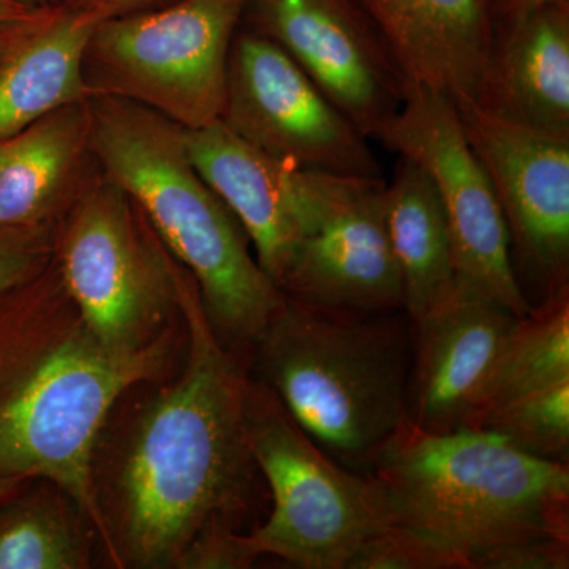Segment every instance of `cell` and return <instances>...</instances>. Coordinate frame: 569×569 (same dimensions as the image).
I'll return each mask as SVG.
<instances>
[{"label": "cell", "mask_w": 569, "mask_h": 569, "mask_svg": "<svg viewBox=\"0 0 569 569\" xmlns=\"http://www.w3.org/2000/svg\"><path fill=\"white\" fill-rule=\"evenodd\" d=\"M473 104L569 138V2L492 22Z\"/></svg>", "instance_id": "16"}, {"label": "cell", "mask_w": 569, "mask_h": 569, "mask_svg": "<svg viewBox=\"0 0 569 569\" xmlns=\"http://www.w3.org/2000/svg\"><path fill=\"white\" fill-rule=\"evenodd\" d=\"M367 477L388 526L421 538L460 569H509L519 550L569 541V467L489 430L419 432L407 425Z\"/></svg>", "instance_id": "3"}, {"label": "cell", "mask_w": 569, "mask_h": 569, "mask_svg": "<svg viewBox=\"0 0 569 569\" xmlns=\"http://www.w3.org/2000/svg\"><path fill=\"white\" fill-rule=\"evenodd\" d=\"M171 347V337L134 355L104 347L54 260L0 296V478L54 482L100 539L97 443L119 400L163 376Z\"/></svg>", "instance_id": "2"}, {"label": "cell", "mask_w": 569, "mask_h": 569, "mask_svg": "<svg viewBox=\"0 0 569 569\" xmlns=\"http://www.w3.org/2000/svg\"><path fill=\"white\" fill-rule=\"evenodd\" d=\"M246 11L365 137L410 97L395 52L353 0H249Z\"/></svg>", "instance_id": "11"}, {"label": "cell", "mask_w": 569, "mask_h": 569, "mask_svg": "<svg viewBox=\"0 0 569 569\" xmlns=\"http://www.w3.org/2000/svg\"><path fill=\"white\" fill-rule=\"evenodd\" d=\"M385 220L411 321L425 317L456 288L451 231L436 183L419 164L400 157L385 186Z\"/></svg>", "instance_id": "20"}, {"label": "cell", "mask_w": 569, "mask_h": 569, "mask_svg": "<svg viewBox=\"0 0 569 569\" xmlns=\"http://www.w3.org/2000/svg\"><path fill=\"white\" fill-rule=\"evenodd\" d=\"M33 478H0V503L20 492Z\"/></svg>", "instance_id": "31"}, {"label": "cell", "mask_w": 569, "mask_h": 569, "mask_svg": "<svg viewBox=\"0 0 569 569\" xmlns=\"http://www.w3.org/2000/svg\"><path fill=\"white\" fill-rule=\"evenodd\" d=\"M411 356L406 310L326 309L287 296L244 351L250 377L326 455L362 475L406 425Z\"/></svg>", "instance_id": "5"}, {"label": "cell", "mask_w": 569, "mask_h": 569, "mask_svg": "<svg viewBox=\"0 0 569 569\" xmlns=\"http://www.w3.org/2000/svg\"><path fill=\"white\" fill-rule=\"evenodd\" d=\"M477 429L497 433L535 458L568 463L569 380L490 408Z\"/></svg>", "instance_id": "23"}, {"label": "cell", "mask_w": 569, "mask_h": 569, "mask_svg": "<svg viewBox=\"0 0 569 569\" xmlns=\"http://www.w3.org/2000/svg\"><path fill=\"white\" fill-rule=\"evenodd\" d=\"M91 114L93 159L192 276L223 346L244 353L284 296L261 269L234 213L190 162L183 130L116 97H91Z\"/></svg>", "instance_id": "4"}, {"label": "cell", "mask_w": 569, "mask_h": 569, "mask_svg": "<svg viewBox=\"0 0 569 569\" xmlns=\"http://www.w3.org/2000/svg\"><path fill=\"white\" fill-rule=\"evenodd\" d=\"M182 130L190 162L234 213L258 263L276 284L299 239L316 230L366 179L302 170L277 160L220 119Z\"/></svg>", "instance_id": "12"}, {"label": "cell", "mask_w": 569, "mask_h": 569, "mask_svg": "<svg viewBox=\"0 0 569 569\" xmlns=\"http://www.w3.org/2000/svg\"><path fill=\"white\" fill-rule=\"evenodd\" d=\"M86 323L114 353L173 336L182 266L114 179L89 173L56 224L52 254Z\"/></svg>", "instance_id": "6"}, {"label": "cell", "mask_w": 569, "mask_h": 569, "mask_svg": "<svg viewBox=\"0 0 569 569\" xmlns=\"http://www.w3.org/2000/svg\"><path fill=\"white\" fill-rule=\"evenodd\" d=\"M91 99L0 140V227L58 222L89 176Z\"/></svg>", "instance_id": "18"}, {"label": "cell", "mask_w": 569, "mask_h": 569, "mask_svg": "<svg viewBox=\"0 0 569 569\" xmlns=\"http://www.w3.org/2000/svg\"><path fill=\"white\" fill-rule=\"evenodd\" d=\"M102 14L48 6L0 59V140L44 116L91 99L84 54Z\"/></svg>", "instance_id": "19"}, {"label": "cell", "mask_w": 569, "mask_h": 569, "mask_svg": "<svg viewBox=\"0 0 569 569\" xmlns=\"http://www.w3.org/2000/svg\"><path fill=\"white\" fill-rule=\"evenodd\" d=\"M518 316L460 287L411 321L407 425L426 433L475 429L498 356Z\"/></svg>", "instance_id": "14"}, {"label": "cell", "mask_w": 569, "mask_h": 569, "mask_svg": "<svg viewBox=\"0 0 569 569\" xmlns=\"http://www.w3.org/2000/svg\"><path fill=\"white\" fill-rule=\"evenodd\" d=\"M348 569H460L458 561L421 538L388 526L356 553Z\"/></svg>", "instance_id": "25"}, {"label": "cell", "mask_w": 569, "mask_h": 569, "mask_svg": "<svg viewBox=\"0 0 569 569\" xmlns=\"http://www.w3.org/2000/svg\"><path fill=\"white\" fill-rule=\"evenodd\" d=\"M39 14H37V17H39ZM37 17H33L32 20H36ZM32 20L0 26V59H2L3 56L9 54L11 48L18 43V40L21 39L22 33H24L26 28H28L29 22Z\"/></svg>", "instance_id": "30"}, {"label": "cell", "mask_w": 569, "mask_h": 569, "mask_svg": "<svg viewBox=\"0 0 569 569\" xmlns=\"http://www.w3.org/2000/svg\"><path fill=\"white\" fill-rule=\"evenodd\" d=\"M565 380H569V284L516 320L498 356L481 418L490 408Z\"/></svg>", "instance_id": "22"}, {"label": "cell", "mask_w": 569, "mask_h": 569, "mask_svg": "<svg viewBox=\"0 0 569 569\" xmlns=\"http://www.w3.org/2000/svg\"><path fill=\"white\" fill-rule=\"evenodd\" d=\"M56 224L0 227V296L36 276L54 254Z\"/></svg>", "instance_id": "24"}, {"label": "cell", "mask_w": 569, "mask_h": 569, "mask_svg": "<svg viewBox=\"0 0 569 569\" xmlns=\"http://www.w3.org/2000/svg\"><path fill=\"white\" fill-rule=\"evenodd\" d=\"M179 306L181 376L134 410L107 468L93 470L100 541L118 568L179 569L212 523L239 529L258 470L247 443L244 355L213 332L183 268Z\"/></svg>", "instance_id": "1"}, {"label": "cell", "mask_w": 569, "mask_h": 569, "mask_svg": "<svg viewBox=\"0 0 569 569\" xmlns=\"http://www.w3.org/2000/svg\"><path fill=\"white\" fill-rule=\"evenodd\" d=\"M507 223L512 263L548 295L569 284V138L508 121L477 104L459 110Z\"/></svg>", "instance_id": "13"}, {"label": "cell", "mask_w": 569, "mask_h": 569, "mask_svg": "<svg viewBox=\"0 0 569 569\" xmlns=\"http://www.w3.org/2000/svg\"><path fill=\"white\" fill-rule=\"evenodd\" d=\"M22 2L29 3V6H32V7L51 6V0H22Z\"/></svg>", "instance_id": "32"}, {"label": "cell", "mask_w": 569, "mask_h": 569, "mask_svg": "<svg viewBox=\"0 0 569 569\" xmlns=\"http://www.w3.org/2000/svg\"><path fill=\"white\" fill-rule=\"evenodd\" d=\"M376 140L436 183L451 231L456 283L527 316L531 306L516 276L503 212L468 144L458 107L441 93L415 89Z\"/></svg>", "instance_id": "9"}, {"label": "cell", "mask_w": 569, "mask_h": 569, "mask_svg": "<svg viewBox=\"0 0 569 569\" xmlns=\"http://www.w3.org/2000/svg\"><path fill=\"white\" fill-rule=\"evenodd\" d=\"M246 433L272 496L271 515L250 533L261 557L276 556L301 569H348L387 529L372 479L326 455L250 373Z\"/></svg>", "instance_id": "7"}, {"label": "cell", "mask_w": 569, "mask_h": 569, "mask_svg": "<svg viewBox=\"0 0 569 569\" xmlns=\"http://www.w3.org/2000/svg\"><path fill=\"white\" fill-rule=\"evenodd\" d=\"M96 538L84 509L48 479L0 503V569H88Z\"/></svg>", "instance_id": "21"}, {"label": "cell", "mask_w": 569, "mask_h": 569, "mask_svg": "<svg viewBox=\"0 0 569 569\" xmlns=\"http://www.w3.org/2000/svg\"><path fill=\"white\" fill-rule=\"evenodd\" d=\"M220 121L260 151L302 170L381 178L369 138L263 33L234 36Z\"/></svg>", "instance_id": "10"}, {"label": "cell", "mask_w": 569, "mask_h": 569, "mask_svg": "<svg viewBox=\"0 0 569 569\" xmlns=\"http://www.w3.org/2000/svg\"><path fill=\"white\" fill-rule=\"evenodd\" d=\"M395 52L411 91L448 97L458 110L477 100L490 43L486 0H353Z\"/></svg>", "instance_id": "17"}, {"label": "cell", "mask_w": 569, "mask_h": 569, "mask_svg": "<svg viewBox=\"0 0 569 569\" xmlns=\"http://www.w3.org/2000/svg\"><path fill=\"white\" fill-rule=\"evenodd\" d=\"M249 0H176L100 21L84 54L92 97L141 104L186 130L219 121Z\"/></svg>", "instance_id": "8"}, {"label": "cell", "mask_w": 569, "mask_h": 569, "mask_svg": "<svg viewBox=\"0 0 569 569\" xmlns=\"http://www.w3.org/2000/svg\"><path fill=\"white\" fill-rule=\"evenodd\" d=\"M568 2L569 0H486V6H488L490 22H497L520 17L553 3Z\"/></svg>", "instance_id": "28"}, {"label": "cell", "mask_w": 569, "mask_h": 569, "mask_svg": "<svg viewBox=\"0 0 569 569\" xmlns=\"http://www.w3.org/2000/svg\"><path fill=\"white\" fill-rule=\"evenodd\" d=\"M383 178H366L342 204L299 239L277 287L326 309L396 312L403 287L385 220Z\"/></svg>", "instance_id": "15"}, {"label": "cell", "mask_w": 569, "mask_h": 569, "mask_svg": "<svg viewBox=\"0 0 569 569\" xmlns=\"http://www.w3.org/2000/svg\"><path fill=\"white\" fill-rule=\"evenodd\" d=\"M44 7H32L22 0H0V26L32 20Z\"/></svg>", "instance_id": "29"}, {"label": "cell", "mask_w": 569, "mask_h": 569, "mask_svg": "<svg viewBox=\"0 0 569 569\" xmlns=\"http://www.w3.org/2000/svg\"><path fill=\"white\" fill-rule=\"evenodd\" d=\"M176 0H66L73 7L92 10L107 18L122 17V14L138 13V11L159 9V7L173 3Z\"/></svg>", "instance_id": "27"}, {"label": "cell", "mask_w": 569, "mask_h": 569, "mask_svg": "<svg viewBox=\"0 0 569 569\" xmlns=\"http://www.w3.org/2000/svg\"><path fill=\"white\" fill-rule=\"evenodd\" d=\"M260 557L250 533L217 522L194 539L179 569H246Z\"/></svg>", "instance_id": "26"}]
</instances>
